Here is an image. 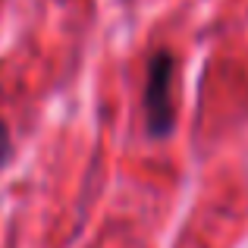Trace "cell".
Here are the masks:
<instances>
[{"instance_id":"7a4b0ae2","label":"cell","mask_w":248,"mask_h":248,"mask_svg":"<svg viewBox=\"0 0 248 248\" xmlns=\"http://www.w3.org/2000/svg\"><path fill=\"white\" fill-rule=\"evenodd\" d=\"M13 154V141H10V129H6V123H0V167L10 160Z\"/></svg>"},{"instance_id":"6da1fadb","label":"cell","mask_w":248,"mask_h":248,"mask_svg":"<svg viewBox=\"0 0 248 248\" xmlns=\"http://www.w3.org/2000/svg\"><path fill=\"white\" fill-rule=\"evenodd\" d=\"M173 69L176 60L170 50H157L148 60L145 73V123L154 139H167L176 126V107H173Z\"/></svg>"}]
</instances>
